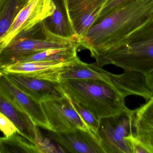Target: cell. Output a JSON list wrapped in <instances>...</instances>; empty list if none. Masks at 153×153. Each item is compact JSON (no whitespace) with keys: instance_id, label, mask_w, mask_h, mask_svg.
<instances>
[{"instance_id":"7","label":"cell","mask_w":153,"mask_h":153,"mask_svg":"<svg viewBox=\"0 0 153 153\" xmlns=\"http://www.w3.org/2000/svg\"><path fill=\"white\" fill-rule=\"evenodd\" d=\"M41 103L52 131L64 132L77 128L89 130L67 96Z\"/></svg>"},{"instance_id":"10","label":"cell","mask_w":153,"mask_h":153,"mask_svg":"<svg viewBox=\"0 0 153 153\" xmlns=\"http://www.w3.org/2000/svg\"><path fill=\"white\" fill-rule=\"evenodd\" d=\"M48 136L63 153H105L97 137L89 130L77 128L64 132L49 130Z\"/></svg>"},{"instance_id":"3","label":"cell","mask_w":153,"mask_h":153,"mask_svg":"<svg viewBox=\"0 0 153 153\" xmlns=\"http://www.w3.org/2000/svg\"><path fill=\"white\" fill-rule=\"evenodd\" d=\"M67 96L87 109L97 118L128 110L125 97L111 85L95 79H67L60 82Z\"/></svg>"},{"instance_id":"16","label":"cell","mask_w":153,"mask_h":153,"mask_svg":"<svg viewBox=\"0 0 153 153\" xmlns=\"http://www.w3.org/2000/svg\"><path fill=\"white\" fill-rule=\"evenodd\" d=\"M79 46L77 45L69 48L49 49L22 58L16 63L40 61H53L67 63L77 56V50Z\"/></svg>"},{"instance_id":"20","label":"cell","mask_w":153,"mask_h":153,"mask_svg":"<svg viewBox=\"0 0 153 153\" xmlns=\"http://www.w3.org/2000/svg\"><path fill=\"white\" fill-rule=\"evenodd\" d=\"M0 128L5 135V137H9L19 132L16 125L5 114L0 112Z\"/></svg>"},{"instance_id":"4","label":"cell","mask_w":153,"mask_h":153,"mask_svg":"<svg viewBox=\"0 0 153 153\" xmlns=\"http://www.w3.org/2000/svg\"><path fill=\"white\" fill-rule=\"evenodd\" d=\"M35 29V26L17 37L11 43L0 51L1 69L15 64L22 58L49 49L69 48L79 45L76 39L59 36L52 33L49 28L45 37L35 38L34 36Z\"/></svg>"},{"instance_id":"14","label":"cell","mask_w":153,"mask_h":153,"mask_svg":"<svg viewBox=\"0 0 153 153\" xmlns=\"http://www.w3.org/2000/svg\"><path fill=\"white\" fill-rule=\"evenodd\" d=\"M53 1L56 8L53 15L45 20L46 25L57 35L63 38L76 39L77 41L68 16L64 0Z\"/></svg>"},{"instance_id":"9","label":"cell","mask_w":153,"mask_h":153,"mask_svg":"<svg viewBox=\"0 0 153 153\" xmlns=\"http://www.w3.org/2000/svg\"><path fill=\"white\" fill-rule=\"evenodd\" d=\"M2 71L19 90L38 102L56 100L67 96L59 83L39 79L19 73Z\"/></svg>"},{"instance_id":"6","label":"cell","mask_w":153,"mask_h":153,"mask_svg":"<svg viewBox=\"0 0 153 153\" xmlns=\"http://www.w3.org/2000/svg\"><path fill=\"white\" fill-rule=\"evenodd\" d=\"M55 8L53 0H29L18 13L6 33L0 37V51L19 36L51 16Z\"/></svg>"},{"instance_id":"13","label":"cell","mask_w":153,"mask_h":153,"mask_svg":"<svg viewBox=\"0 0 153 153\" xmlns=\"http://www.w3.org/2000/svg\"><path fill=\"white\" fill-rule=\"evenodd\" d=\"M0 112L13 122L20 134L38 146L42 142V137L30 116L1 95Z\"/></svg>"},{"instance_id":"24","label":"cell","mask_w":153,"mask_h":153,"mask_svg":"<svg viewBox=\"0 0 153 153\" xmlns=\"http://www.w3.org/2000/svg\"><path fill=\"white\" fill-rule=\"evenodd\" d=\"M29 0H22V8L26 5L27 3L28 2Z\"/></svg>"},{"instance_id":"19","label":"cell","mask_w":153,"mask_h":153,"mask_svg":"<svg viewBox=\"0 0 153 153\" xmlns=\"http://www.w3.org/2000/svg\"><path fill=\"white\" fill-rule=\"evenodd\" d=\"M74 109L84 121L89 130L95 134L96 133L99 125V119L94 114L78 103L71 100Z\"/></svg>"},{"instance_id":"2","label":"cell","mask_w":153,"mask_h":153,"mask_svg":"<svg viewBox=\"0 0 153 153\" xmlns=\"http://www.w3.org/2000/svg\"><path fill=\"white\" fill-rule=\"evenodd\" d=\"M102 68L112 65L147 76L153 72V19L140 27L120 44L94 57Z\"/></svg>"},{"instance_id":"22","label":"cell","mask_w":153,"mask_h":153,"mask_svg":"<svg viewBox=\"0 0 153 153\" xmlns=\"http://www.w3.org/2000/svg\"><path fill=\"white\" fill-rule=\"evenodd\" d=\"M126 1L127 0H109V1L105 5V7H104L103 10H102L97 20L103 17L104 16H105L106 14L116 8L118 6H120V5L122 4Z\"/></svg>"},{"instance_id":"17","label":"cell","mask_w":153,"mask_h":153,"mask_svg":"<svg viewBox=\"0 0 153 153\" xmlns=\"http://www.w3.org/2000/svg\"><path fill=\"white\" fill-rule=\"evenodd\" d=\"M67 63L53 61H40L18 62L1 69V71L6 72L23 74H29L36 73L49 69L61 67Z\"/></svg>"},{"instance_id":"5","label":"cell","mask_w":153,"mask_h":153,"mask_svg":"<svg viewBox=\"0 0 153 153\" xmlns=\"http://www.w3.org/2000/svg\"><path fill=\"white\" fill-rule=\"evenodd\" d=\"M133 110L99 118L96 136L105 153H131L125 137L132 132Z\"/></svg>"},{"instance_id":"18","label":"cell","mask_w":153,"mask_h":153,"mask_svg":"<svg viewBox=\"0 0 153 153\" xmlns=\"http://www.w3.org/2000/svg\"><path fill=\"white\" fill-rule=\"evenodd\" d=\"M22 9V0H0V37L6 33Z\"/></svg>"},{"instance_id":"1","label":"cell","mask_w":153,"mask_h":153,"mask_svg":"<svg viewBox=\"0 0 153 153\" xmlns=\"http://www.w3.org/2000/svg\"><path fill=\"white\" fill-rule=\"evenodd\" d=\"M153 19V0H127L98 19L78 41L94 58L118 46L123 40Z\"/></svg>"},{"instance_id":"21","label":"cell","mask_w":153,"mask_h":153,"mask_svg":"<svg viewBox=\"0 0 153 153\" xmlns=\"http://www.w3.org/2000/svg\"><path fill=\"white\" fill-rule=\"evenodd\" d=\"M131 153H149L140 141L133 136L132 132L125 137Z\"/></svg>"},{"instance_id":"15","label":"cell","mask_w":153,"mask_h":153,"mask_svg":"<svg viewBox=\"0 0 153 153\" xmlns=\"http://www.w3.org/2000/svg\"><path fill=\"white\" fill-rule=\"evenodd\" d=\"M0 153H41L38 145L17 132L0 139Z\"/></svg>"},{"instance_id":"11","label":"cell","mask_w":153,"mask_h":153,"mask_svg":"<svg viewBox=\"0 0 153 153\" xmlns=\"http://www.w3.org/2000/svg\"><path fill=\"white\" fill-rule=\"evenodd\" d=\"M60 82L67 79H95L104 81L116 88L121 81L120 74H114L99 67L96 63H85L77 56L61 67Z\"/></svg>"},{"instance_id":"23","label":"cell","mask_w":153,"mask_h":153,"mask_svg":"<svg viewBox=\"0 0 153 153\" xmlns=\"http://www.w3.org/2000/svg\"><path fill=\"white\" fill-rule=\"evenodd\" d=\"M146 81L148 87L149 88L153 94V78L148 76H146Z\"/></svg>"},{"instance_id":"12","label":"cell","mask_w":153,"mask_h":153,"mask_svg":"<svg viewBox=\"0 0 153 153\" xmlns=\"http://www.w3.org/2000/svg\"><path fill=\"white\" fill-rule=\"evenodd\" d=\"M132 134L148 150L153 153V95L133 110Z\"/></svg>"},{"instance_id":"8","label":"cell","mask_w":153,"mask_h":153,"mask_svg":"<svg viewBox=\"0 0 153 153\" xmlns=\"http://www.w3.org/2000/svg\"><path fill=\"white\" fill-rule=\"evenodd\" d=\"M0 95L26 112L36 126L51 130L42 103L19 90L2 71L0 73Z\"/></svg>"}]
</instances>
